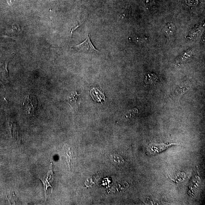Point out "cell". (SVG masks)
I'll return each mask as SVG.
<instances>
[{
	"label": "cell",
	"instance_id": "obj_1",
	"mask_svg": "<svg viewBox=\"0 0 205 205\" xmlns=\"http://www.w3.org/2000/svg\"><path fill=\"white\" fill-rule=\"evenodd\" d=\"M23 105L29 114L35 115L38 110V103L36 98L29 95L25 98Z\"/></svg>",
	"mask_w": 205,
	"mask_h": 205
},
{
	"label": "cell",
	"instance_id": "obj_2",
	"mask_svg": "<svg viewBox=\"0 0 205 205\" xmlns=\"http://www.w3.org/2000/svg\"><path fill=\"white\" fill-rule=\"evenodd\" d=\"M90 36V34H87L86 39L83 43L76 46L79 51L85 52H92L94 51L99 52L92 43Z\"/></svg>",
	"mask_w": 205,
	"mask_h": 205
},
{
	"label": "cell",
	"instance_id": "obj_3",
	"mask_svg": "<svg viewBox=\"0 0 205 205\" xmlns=\"http://www.w3.org/2000/svg\"><path fill=\"white\" fill-rule=\"evenodd\" d=\"M52 171L51 170V166H50V167H49V171H48L47 175H46V178H40V180H41L43 184V187H44V191L45 193L46 196V194H47L48 188L49 187H52L50 184L51 182V179L52 178H51V175L52 174Z\"/></svg>",
	"mask_w": 205,
	"mask_h": 205
},
{
	"label": "cell",
	"instance_id": "obj_4",
	"mask_svg": "<svg viewBox=\"0 0 205 205\" xmlns=\"http://www.w3.org/2000/svg\"><path fill=\"white\" fill-rule=\"evenodd\" d=\"M99 90H95V88H93L92 90H91V95L92 97L93 98L94 100H97L98 101H100L102 99H103L102 97H99V96H101V97H104L103 95L100 92Z\"/></svg>",
	"mask_w": 205,
	"mask_h": 205
},
{
	"label": "cell",
	"instance_id": "obj_5",
	"mask_svg": "<svg viewBox=\"0 0 205 205\" xmlns=\"http://www.w3.org/2000/svg\"><path fill=\"white\" fill-rule=\"evenodd\" d=\"M77 93L72 94L71 97L68 98V102L70 104L75 103L77 101V96L78 95Z\"/></svg>",
	"mask_w": 205,
	"mask_h": 205
},
{
	"label": "cell",
	"instance_id": "obj_6",
	"mask_svg": "<svg viewBox=\"0 0 205 205\" xmlns=\"http://www.w3.org/2000/svg\"><path fill=\"white\" fill-rule=\"evenodd\" d=\"M15 0H7V2L8 3L9 5H10L11 4H12V3L13 2V1H14Z\"/></svg>",
	"mask_w": 205,
	"mask_h": 205
}]
</instances>
